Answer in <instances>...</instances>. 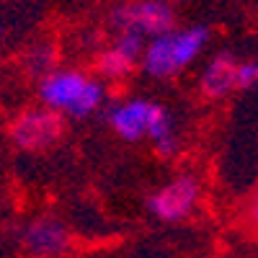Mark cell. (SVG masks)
Wrapping results in <instances>:
<instances>
[{"instance_id":"obj_15","label":"cell","mask_w":258,"mask_h":258,"mask_svg":"<svg viewBox=\"0 0 258 258\" xmlns=\"http://www.w3.org/2000/svg\"><path fill=\"white\" fill-rule=\"evenodd\" d=\"M163 3H168V0H163Z\"/></svg>"},{"instance_id":"obj_12","label":"cell","mask_w":258,"mask_h":258,"mask_svg":"<svg viewBox=\"0 0 258 258\" xmlns=\"http://www.w3.org/2000/svg\"><path fill=\"white\" fill-rule=\"evenodd\" d=\"M101 101H103V85L98 80H88V83H85V88H83V93L78 96L75 106L70 109V116H78V119L91 116L101 106Z\"/></svg>"},{"instance_id":"obj_4","label":"cell","mask_w":258,"mask_h":258,"mask_svg":"<svg viewBox=\"0 0 258 258\" xmlns=\"http://www.w3.org/2000/svg\"><path fill=\"white\" fill-rule=\"evenodd\" d=\"M197 199H199V183L191 176H181L176 181H170L168 186H163L160 191H155L150 197L147 207L158 220L178 222L191 214V209L197 207Z\"/></svg>"},{"instance_id":"obj_11","label":"cell","mask_w":258,"mask_h":258,"mask_svg":"<svg viewBox=\"0 0 258 258\" xmlns=\"http://www.w3.org/2000/svg\"><path fill=\"white\" fill-rule=\"evenodd\" d=\"M24 68L31 78H41L44 80L49 73L57 70V49L52 44H47V41H39V44H34L26 57H24Z\"/></svg>"},{"instance_id":"obj_6","label":"cell","mask_w":258,"mask_h":258,"mask_svg":"<svg viewBox=\"0 0 258 258\" xmlns=\"http://www.w3.org/2000/svg\"><path fill=\"white\" fill-rule=\"evenodd\" d=\"M145 41L137 34H119L116 41L98 54V73L109 80H121L137 68L142 59Z\"/></svg>"},{"instance_id":"obj_5","label":"cell","mask_w":258,"mask_h":258,"mask_svg":"<svg viewBox=\"0 0 258 258\" xmlns=\"http://www.w3.org/2000/svg\"><path fill=\"white\" fill-rule=\"evenodd\" d=\"M88 80L91 78L85 73H80V70H54V73H49L44 80H41L39 96H41V101H44L47 109H52L57 114L59 111L70 114V109L75 106L78 96L83 93V88H85Z\"/></svg>"},{"instance_id":"obj_14","label":"cell","mask_w":258,"mask_h":258,"mask_svg":"<svg viewBox=\"0 0 258 258\" xmlns=\"http://www.w3.org/2000/svg\"><path fill=\"white\" fill-rule=\"evenodd\" d=\"M3 39H6V31H3V26H0V44H3Z\"/></svg>"},{"instance_id":"obj_3","label":"cell","mask_w":258,"mask_h":258,"mask_svg":"<svg viewBox=\"0 0 258 258\" xmlns=\"http://www.w3.org/2000/svg\"><path fill=\"white\" fill-rule=\"evenodd\" d=\"M62 137H64V119L47 106L18 114L16 121L11 124L13 145L26 150V153H44V150L59 145Z\"/></svg>"},{"instance_id":"obj_7","label":"cell","mask_w":258,"mask_h":258,"mask_svg":"<svg viewBox=\"0 0 258 258\" xmlns=\"http://www.w3.org/2000/svg\"><path fill=\"white\" fill-rule=\"evenodd\" d=\"M24 245L31 255L36 258H49V255H59L68 250L70 245V232L59 220L44 217L36 220L26 227L24 232Z\"/></svg>"},{"instance_id":"obj_9","label":"cell","mask_w":258,"mask_h":258,"mask_svg":"<svg viewBox=\"0 0 258 258\" xmlns=\"http://www.w3.org/2000/svg\"><path fill=\"white\" fill-rule=\"evenodd\" d=\"M235 73H238V59L227 52H220L209 59L202 75V93L207 98H225L230 91H235Z\"/></svg>"},{"instance_id":"obj_13","label":"cell","mask_w":258,"mask_h":258,"mask_svg":"<svg viewBox=\"0 0 258 258\" xmlns=\"http://www.w3.org/2000/svg\"><path fill=\"white\" fill-rule=\"evenodd\" d=\"M258 80V64L255 59H248V62H238V73H235V88L240 91H248L253 88Z\"/></svg>"},{"instance_id":"obj_2","label":"cell","mask_w":258,"mask_h":258,"mask_svg":"<svg viewBox=\"0 0 258 258\" xmlns=\"http://www.w3.org/2000/svg\"><path fill=\"white\" fill-rule=\"evenodd\" d=\"M111 26L119 34H137V36H163L173 31L176 13L163 0H132L111 13Z\"/></svg>"},{"instance_id":"obj_10","label":"cell","mask_w":258,"mask_h":258,"mask_svg":"<svg viewBox=\"0 0 258 258\" xmlns=\"http://www.w3.org/2000/svg\"><path fill=\"white\" fill-rule=\"evenodd\" d=\"M150 140L155 142V150L160 155H173L176 153V135H173V119L170 114L163 109V106L155 103L153 114H150V121H147V132H145Z\"/></svg>"},{"instance_id":"obj_1","label":"cell","mask_w":258,"mask_h":258,"mask_svg":"<svg viewBox=\"0 0 258 258\" xmlns=\"http://www.w3.org/2000/svg\"><path fill=\"white\" fill-rule=\"evenodd\" d=\"M209 41L207 26H191L181 31H168L163 36H155L142 52V64L153 78H173L178 70H183L188 62H194L204 44Z\"/></svg>"},{"instance_id":"obj_8","label":"cell","mask_w":258,"mask_h":258,"mask_svg":"<svg viewBox=\"0 0 258 258\" xmlns=\"http://www.w3.org/2000/svg\"><path fill=\"white\" fill-rule=\"evenodd\" d=\"M155 103L153 101H126L116 109H111L109 114V121L111 126L116 129V135L129 140V142H137L145 132H147V121H150V114H153Z\"/></svg>"}]
</instances>
